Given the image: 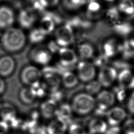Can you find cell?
Returning <instances> with one entry per match:
<instances>
[{
    "mask_svg": "<svg viewBox=\"0 0 134 134\" xmlns=\"http://www.w3.org/2000/svg\"><path fill=\"white\" fill-rule=\"evenodd\" d=\"M1 41L5 50L9 52H17L24 47L26 37L21 29L10 27L3 33Z\"/></svg>",
    "mask_w": 134,
    "mask_h": 134,
    "instance_id": "6da1fadb",
    "label": "cell"
},
{
    "mask_svg": "<svg viewBox=\"0 0 134 134\" xmlns=\"http://www.w3.org/2000/svg\"><path fill=\"white\" fill-rule=\"evenodd\" d=\"M95 105V99L91 95L81 93L74 96L71 106L75 113L84 115L90 113L94 109Z\"/></svg>",
    "mask_w": 134,
    "mask_h": 134,
    "instance_id": "7a4b0ae2",
    "label": "cell"
},
{
    "mask_svg": "<svg viewBox=\"0 0 134 134\" xmlns=\"http://www.w3.org/2000/svg\"><path fill=\"white\" fill-rule=\"evenodd\" d=\"M56 44L61 47H68L74 41V35L72 26L65 24L58 27L54 32Z\"/></svg>",
    "mask_w": 134,
    "mask_h": 134,
    "instance_id": "3957f363",
    "label": "cell"
},
{
    "mask_svg": "<svg viewBox=\"0 0 134 134\" xmlns=\"http://www.w3.org/2000/svg\"><path fill=\"white\" fill-rule=\"evenodd\" d=\"M96 102L97 106L95 109L96 114L98 116L106 115L108 108L115 102V94L108 91H102L98 94Z\"/></svg>",
    "mask_w": 134,
    "mask_h": 134,
    "instance_id": "277c9868",
    "label": "cell"
},
{
    "mask_svg": "<svg viewBox=\"0 0 134 134\" xmlns=\"http://www.w3.org/2000/svg\"><path fill=\"white\" fill-rule=\"evenodd\" d=\"M52 53L49 47L38 46L31 50L30 53V57L35 63L44 65L48 64L51 60Z\"/></svg>",
    "mask_w": 134,
    "mask_h": 134,
    "instance_id": "5b68a950",
    "label": "cell"
},
{
    "mask_svg": "<svg viewBox=\"0 0 134 134\" xmlns=\"http://www.w3.org/2000/svg\"><path fill=\"white\" fill-rule=\"evenodd\" d=\"M41 76V71L37 67L32 65H29L22 70L20 79L24 84L31 86L39 82Z\"/></svg>",
    "mask_w": 134,
    "mask_h": 134,
    "instance_id": "8992f818",
    "label": "cell"
},
{
    "mask_svg": "<svg viewBox=\"0 0 134 134\" xmlns=\"http://www.w3.org/2000/svg\"><path fill=\"white\" fill-rule=\"evenodd\" d=\"M77 72L79 79L83 82L92 81L95 75V69L94 64L85 61H82L78 63Z\"/></svg>",
    "mask_w": 134,
    "mask_h": 134,
    "instance_id": "52a82bcc",
    "label": "cell"
},
{
    "mask_svg": "<svg viewBox=\"0 0 134 134\" xmlns=\"http://www.w3.org/2000/svg\"><path fill=\"white\" fill-rule=\"evenodd\" d=\"M58 53L59 63L62 66L71 68L77 63V55L72 49L68 47H61Z\"/></svg>",
    "mask_w": 134,
    "mask_h": 134,
    "instance_id": "ba28073f",
    "label": "cell"
},
{
    "mask_svg": "<svg viewBox=\"0 0 134 134\" xmlns=\"http://www.w3.org/2000/svg\"><path fill=\"white\" fill-rule=\"evenodd\" d=\"M117 77L116 70L113 66H104L100 68L98 75V81L104 87L111 85Z\"/></svg>",
    "mask_w": 134,
    "mask_h": 134,
    "instance_id": "9c48e42d",
    "label": "cell"
},
{
    "mask_svg": "<svg viewBox=\"0 0 134 134\" xmlns=\"http://www.w3.org/2000/svg\"><path fill=\"white\" fill-rule=\"evenodd\" d=\"M105 115L109 124L111 126H117L125 118L126 113L122 108L115 107L108 110Z\"/></svg>",
    "mask_w": 134,
    "mask_h": 134,
    "instance_id": "30bf717a",
    "label": "cell"
},
{
    "mask_svg": "<svg viewBox=\"0 0 134 134\" xmlns=\"http://www.w3.org/2000/svg\"><path fill=\"white\" fill-rule=\"evenodd\" d=\"M36 20V16L32 9L26 8L20 10L18 15V22L24 28L31 27Z\"/></svg>",
    "mask_w": 134,
    "mask_h": 134,
    "instance_id": "8fae6325",
    "label": "cell"
},
{
    "mask_svg": "<svg viewBox=\"0 0 134 134\" xmlns=\"http://www.w3.org/2000/svg\"><path fill=\"white\" fill-rule=\"evenodd\" d=\"M15 21L13 10L7 6L0 7V28L7 29L12 26Z\"/></svg>",
    "mask_w": 134,
    "mask_h": 134,
    "instance_id": "7c38bea8",
    "label": "cell"
},
{
    "mask_svg": "<svg viewBox=\"0 0 134 134\" xmlns=\"http://www.w3.org/2000/svg\"><path fill=\"white\" fill-rule=\"evenodd\" d=\"M68 128L67 121L56 117L46 127L47 134H64Z\"/></svg>",
    "mask_w": 134,
    "mask_h": 134,
    "instance_id": "4fadbf2b",
    "label": "cell"
},
{
    "mask_svg": "<svg viewBox=\"0 0 134 134\" xmlns=\"http://www.w3.org/2000/svg\"><path fill=\"white\" fill-rule=\"evenodd\" d=\"M58 106L57 102L50 98L44 101L40 105V113L45 119H50L56 115Z\"/></svg>",
    "mask_w": 134,
    "mask_h": 134,
    "instance_id": "5bb4252c",
    "label": "cell"
},
{
    "mask_svg": "<svg viewBox=\"0 0 134 134\" xmlns=\"http://www.w3.org/2000/svg\"><path fill=\"white\" fill-rule=\"evenodd\" d=\"M15 68L14 59L10 55H6L0 58V76L7 77L13 72Z\"/></svg>",
    "mask_w": 134,
    "mask_h": 134,
    "instance_id": "9a60e30c",
    "label": "cell"
},
{
    "mask_svg": "<svg viewBox=\"0 0 134 134\" xmlns=\"http://www.w3.org/2000/svg\"><path fill=\"white\" fill-rule=\"evenodd\" d=\"M119 85L124 89L134 88V75L130 69L121 70L118 75Z\"/></svg>",
    "mask_w": 134,
    "mask_h": 134,
    "instance_id": "2e32d148",
    "label": "cell"
},
{
    "mask_svg": "<svg viewBox=\"0 0 134 134\" xmlns=\"http://www.w3.org/2000/svg\"><path fill=\"white\" fill-rule=\"evenodd\" d=\"M42 84L46 90L53 92L58 91L61 81L56 74L48 73L44 75Z\"/></svg>",
    "mask_w": 134,
    "mask_h": 134,
    "instance_id": "e0dca14e",
    "label": "cell"
},
{
    "mask_svg": "<svg viewBox=\"0 0 134 134\" xmlns=\"http://www.w3.org/2000/svg\"><path fill=\"white\" fill-rule=\"evenodd\" d=\"M111 28L114 32L123 37L128 36L133 29L130 23L120 18L111 26Z\"/></svg>",
    "mask_w": 134,
    "mask_h": 134,
    "instance_id": "ac0fdd59",
    "label": "cell"
},
{
    "mask_svg": "<svg viewBox=\"0 0 134 134\" xmlns=\"http://www.w3.org/2000/svg\"><path fill=\"white\" fill-rule=\"evenodd\" d=\"M0 116L2 120L7 123L16 119V110L13 106L8 103L0 105Z\"/></svg>",
    "mask_w": 134,
    "mask_h": 134,
    "instance_id": "d6986e66",
    "label": "cell"
},
{
    "mask_svg": "<svg viewBox=\"0 0 134 134\" xmlns=\"http://www.w3.org/2000/svg\"><path fill=\"white\" fill-rule=\"evenodd\" d=\"M87 12L86 17L92 20L99 18L101 15V6L96 0H88L87 1Z\"/></svg>",
    "mask_w": 134,
    "mask_h": 134,
    "instance_id": "ffe728a7",
    "label": "cell"
},
{
    "mask_svg": "<svg viewBox=\"0 0 134 134\" xmlns=\"http://www.w3.org/2000/svg\"><path fill=\"white\" fill-rule=\"evenodd\" d=\"M19 98L24 104H31L37 99V96L31 86L23 88L19 92Z\"/></svg>",
    "mask_w": 134,
    "mask_h": 134,
    "instance_id": "44dd1931",
    "label": "cell"
},
{
    "mask_svg": "<svg viewBox=\"0 0 134 134\" xmlns=\"http://www.w3.org/2000/svg\"><path fill=\"white\" fill-rule=\"evenodd\" d=\"M107 128V125L106 122L99 119H92L88 125V129L92 134L105 133Z\"/></svg>",
    "mask_w": 134,
    "mask_h": 134,
    "instance_id": "7402d4cb",
    "label": "cell"
},
{
    "mask_svg": "<svg viewBox=\"0 0 134 134\" xmlns=\"http://www.w3.org/2000/svg\"><path fill=\"white\" fill-rule=\"evenodd\" d=\"M61 81V83L67 88H74L79 83L78 77L70 71H65L62 74Z\"/></svg>",
    "mask_w": 134,
    "mask_h": 134,
    "instance_id": "603a6c76",
    "label": "cell"
},
{
    "mask_svg": "<svg viewBox=\"0 0 134 134\" xmlns=\"http://www.w3.org/2000/svg\"><path fill=\"white\" fill-rule=\"evenodd\" d=\"M55 27V23L53 19L49 16L42 17L39 24L38 28L40 29L46 35L52 32Z\"/></svg>",
    "mask_w": 134,
    "mask_h": 134,
    "instance_id": "cb8c5ba5",
    "label": "cell"
},
{
    "mask_svg": "<svg viewBox=\"0 0 134 134\" xmlns=\"http://www.w3.org/2000/svg\"><path fill=\"white\" fill-rule=\"evenodd\" d=\"M117 52L121 53L123 60L125 61L134 58V49L130 46L128 40L118 45Z\"/></svg>",
    "mask_w": 134,
    "mask_h": 134,
    "instance_id": "d4e9b609",
    "label": "cell"
},
{
    "mask_svg": "<svg viewBox=\"0 0 134 134\" xmlns=\"http://www.w3.org/2000/svg\"><path fill=\"white\" fill-rule=\"evenodd\" d=\"M118 45L114 39H109L105 41L102 47V54L108 58L113 57L117 52Z\"/></svg>",
    "mask_w": 134,
    "mask_h": 134,
    "instance_id": "484cf974",
    "label": "cell"
},
{
    "mask_svg": "<svg viewBox=\"0 0 134 134\" xmlns=\"http://www.w3.org/2000/svg\"><path fill=\"white\" fill-rule=\"evenodd\" d=\"M117 8L119 11L134 17V3L132 0H120Z\"/></svg>",
    "mask_w": 134,
    "mask_h": 134,
    "instance_id": "4316f807",
    "label": "cell"
},
{
    "mask_svg": "<svg viewBox=\"0 0 134 134\" xmlns=\"http://www.w3.org/2000/svg\"><path fill=\"white\" fill-rule=\"evenodd\" d=\"M78 52L81 59L85 60L88 59L93 56L94 49L91 44L83 43L79 46Z\"/></svg>",
    "mask_w": 134,
    "mask_h": 134,
    "instance_id": "83f0119b",
    "label": "cell"
},
{
    "mask_svg": "<svg viewBox=\"0 0 134 134\" xmlns=\"http://www.w3.org/2000/svg\"><path fill=\"white\" fill-rule=\"evenodd\" d=\"M72 111L71 105L68 104H63L60 106L58 107L55 116L68 121L72 116Z\"/></svg>",
    "mask_w": 134,
    "mask_h": 134,
    "instance_id": "f1b7e54d",
    "label": "cell"
},
{
    "mask_svg": "<svg viewBox=\"0 0 134 134\" xmlns=\"http://www.w3.org/2000/svg\"><path fill=\"white\" fill-rule=\"evenodd\" d=\"M106 19L107 20V23L109 25L112 26L115 24L119 18V13L117 7L115 6H112L109 8L106 14Z\"/></svg>",
    "mask_w": 134,
    "mask_h": 134,
    "instance_id": "f546056e",
    "label": "cell"
},
{
    "mask_svg": "<svg viewBox=\"0 0 134 134\" xmlns=\"http://www.w3.org/2000/svg\"><path fill=\"white\" fill-rule=\"evenodd\" d=\"M46 36L39 28H35L29 33V39L31 43H39L44 39Z\"/></svg>",
    "mask_w": 134,
    "mask_h": 134,
    "instance_id": "4dcf8cb0",
    "label": "cell"
},
{
    "mask_svg": "<svg viewBox=\"0 0 134 134\" xmlns=\"http://www.w3.org/2000/svg\"><path fill=\"white\" fill-rule=\"evenodd\" d=\"M102 85L98 81H91L87 82L85 86L87 93L92 95L98 93L100 91Z\"/></svg>",
    "mask_w": 134,
    "mask_h": 134,
    "instance_id": "1f68e13d",
    "label": "cell"
},
{
    "mask_svg": "<svg viewBox=\"0 0 134 134\" xmlns=\"http://www.w3.org/2000/svg\"><path fill=\"white\" fill-rule=\"evenodd\" d=\"M86 2V0H63L64 6L68 9L74 10L79 8Z\"/></svg>",
    "mask_w": 134,
    "mask_h": 134,
    "instance_id": "d6a6232c",
    "label": "cell"
},
{
    "mask_svg": "<svg viewBox=\"0 0 134 134\" xmlns=\"http://www.w3.org/2000/svg\"><path fill=\"white\" fill-rule=\"evenodd\" d=\"M108 61L109 58H107L102 53L94 59L93 63L94 65L101 68L104 66H106Z\"/></svg>",
    "mask_w": 134,
    "mask_h": 134,
    "instance_id": "836d02e7",
    "label": "cell"
},
{
    "mask_svg": "<svg viewBox=\"0 0 134 134\" xmlns=\"http://www.w3.org/2000/svg\"><path fill=\"white\" fill-rule=\"evenodd\" d=\"M69 134H86L84 128L77 124H71L69 128Z\"/></svg>",
    "mask_w": 134,
    "mask_h": 134,
    "instance_id": "e575fe53",
    "label": "cell"
},
{
    "mask_svg": "<svg viewBox=\"0 0 134 134\" xmlns=\"http://www.w3.org/2000/svg\"><path fill=\"white\" fill-rule=\"evenodd\" d=\"M113 67L116 70H124V69H130V65L125 60H116L112 63Z\"/></svg>",
    "mask_w": 134,
    "mask_h": 134,
    "instance_id": "d590c367",
    "label": "cell"
},
{
    "mask_svg": "<svg viewBox=\"0 0 134 134\" xmlns=\"http://www.w3.org/2000/svg\"><path fill=\"white\" fill-rule=\"evenodd\" d=\"M113 93L116 94V98L120 102H122L126 97L125 89L121 87L119 85L118 86L114 87L113 88Z\"/></svg>",
    "mask_w": 134,
    "mask_h": 134,
    "instance_id": "8d00e7d4",
    "label": "cell"
},
{
    "mask_svg": "<svg viewBox=\"0 0 134 134\" xmlns=\"http://www.w3.org/2000/svg\"><path fill=\"white\" fill-rule=\"evenodd\" d=\"M123 131L125 134H134V120L128 119L124 124Z\"/></svg>",
    "mask_w": 134,
    "mask_h": 134,
    "instance_id": "74e56055",
    "label": "cell"
},
{
    "mask_svg": "<svg viewBox=\"0 0 134 134\" xmlns=\"http://www.w3.org/2000/svg\"><path fill=\"white\" fill-rule=\"evenodd\" d=\"M42 8L53 7L56 6L59 0H38Z\"/></svg>",
    "mask_w": 134,
    "mask_h": 134,
    "instance_id": "f35d334b",
    "label": "cell"
},
{
    "mask_svg": "<svg viewBox=\"0 0 134 134\" xmlns=\"http://www.w3.org/2000/svg\"><path fill=\"white\" fill-rule=\"evenodd\" d=\"M9 130L8 124L4 121H0V134H7Z\"/></svg>",
    "mask_w": 134,
    "mask_h": 134,
    "instance_id": "ab89813d",
    "label": "cell"
},
{
    "mask_svg": "<svg viewBox=\"0 0 134 134\" xmlns=\"http://www.w3.org/2000/svg\"><path fill=\"white\" fill-rule=\"evenodd\" d=\"M127 105L129 111L134 115V92L130 96Z\"/></svg>",
    "mask_w": 134,
    "mask_h": 134,
    "instance_id": "60d3db41",
    "label": "cell"
},
{
    "mask_svg": "<svg viewBox=\"0 0 134 134\" xmlns=\"http://www.w3.org/2000/svg\"><path fill=\"white\" fill-rule=\"evenodd\" d=\"M120 132V128L117 126H111L109 128H107L105 132L106 134H119Z\"/></svg>",
    "mask_w": 134,
    "mask_h": 134,
    "instance_id": "b9f144b4",
    "label": "cell"
},
{
    "mask_svg": "<svg viewBox=\"0 0 134 134\" xmlns=\"http://www.w3.org/2000/svg\"><path fill=\"white\" fill-rule=\"evenodd\" d=\"M5 90V83L4 80L0 77V95L2 94Z\"/></svg>",
    "mask_w": 134,
    "mask_h": 134,
    "instance_id": "7bdbcfd3",
    "label": "cell"
},
{
    "mask_svg": "<svg viewBox=\"0 0 134 134\" xmlns=\"http://www.w3.org/2000/svg\"><path fill=\"white\" fill-rule=\"evenodd\" d=\"M128 42L130 45V46L134 49V34L130 38V39L128 40Z\"/></svg>",
    "mask_w": 134,
    "mask_h": 134,
    "instance_id": "ee69618b",
    "label": "cell"
},
{
    "mask_svg": "<svg viewBox=\"0 0 134 134\" xmlns=\"http://www.w3.org/2000/svg\"><path fill=\"white\" fill-rule=\"evenodd\" d=\"M106 1H107V2H113L114 0H105Z\"/></svg>",
    "mask_w": 134,
    "mask_h": 134,
    "instance_id": "f6af8a7d",
    "label": "cell"
},
{
    "mask_svg": "<svg viewBox=\"0 0 134 134\" xmlns=\"http://www.w3.org/2000/svg\"><path fill=\"white\" fill-rule=\"evenodd\" d=\"M0 105H1V104H0Z\"/></svg>",
    "mask_w": 134,
    "mask_h": 134,
    "instance_id": "bcb514c9",
    "label": "cell"
}]
</instances>
